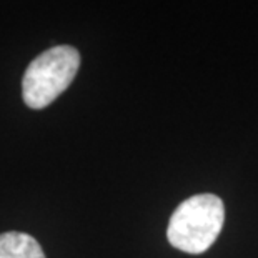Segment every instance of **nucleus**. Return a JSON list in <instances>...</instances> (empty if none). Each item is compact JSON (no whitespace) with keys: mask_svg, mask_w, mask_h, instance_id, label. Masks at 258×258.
<instances>
[{"mask_svg":"<svg viewBox=\"0 0 258 258\" xmlns=\"http://www.w3.org/2000/svg\"><path fill=\"white\" fill-rule=\"evenodd\" d=\"M0 258H45V253L32 235L5 232L0 235Z\"/></svg>","mask_w":258,"mask_h":258,"instance_id":"nucleus-3","label":"nucleus"},{"mask_svg":"<svg viewBox=\"0 0 258 258\" xmlns=\"http://www.w3.org/2000/svg\"><path fill=\"white\" fill-rule=\"evenodd\" d=\"M80 53L70 45H57L40 53L25 70L22 97L32 110H42L58 98L74 82Z\"/></svg>","mask_w":258,"mask_h":258,"instance_id":"nucleus-2","label":"nucleus"},{"mask_svg":"<svg viewBox=\"0 0 258 258\" xmlns=\"http://www.w3.org/2000/svg\"><path fill=\"white\" fill-rule=\"evenodd\" d=\"M225 222V205L220 197L200 194L186 199L170 217L167 238L173 248L200 255L215 243Z\"/></svg>","mask_w":258,"mask_h":258,"instance_id":"nucleus-1","label":"nucleus"}]
</instances>
